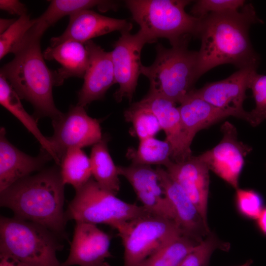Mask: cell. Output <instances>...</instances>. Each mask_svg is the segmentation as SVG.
<instances>
[{"mask_svg": "<svg viewBox=\"0 0 266 266\" xmlns=\"http://www.w3.org/2000/svg\"><path fill=\"white\" fill-rule=\"evenodd\" d=\"M156 116L162 130L170 145L171 160L174 162L184 161L192 155L189 140L182 122L175 103L151 91L139 101Z\"/></svg>", "mask_w": 266, "mask_h": 266, "instance_id": "cell-14", "label": "cell"}, {"mask_svg": "<svg viewBox=\"0 0 266 266\" xmlns=\"http://www.w3.org/2000/svg\"><path fill=\"white\" fill-rule=\"evenodd\" d=\"M166 167L171 178L183 189L205 222L207 219L210 170L200 157L191 156L181 162L172 161Z\"/></svg>", "mask_w": 266, "mask_h": 266, "instance_id": "cell-18", "label": "cell"}, {"mask_svg": "<svg viewBox=\"0 0 266 266\" xmlns=\"http://www.w3.org/2000/svg\"><path fill=\"white\" fill-rule=\"evenodd\" d=\"M46 10L39 17L37 22L47 29L60 19L76 12L91 9L97 7L100 11L105 12L116 10L118 3L112 0H52Z\"/></svg>", "mask_w": 266, "mask_h": 266, "instance_id": "cell-25", "label": "cell"}, {"mask_svg": "<svg viewBox=\"0 0 266 266\" xmlns=\"http://www.w3.org/2000/svg\"><path fill=\"white\" fill-rule=\"evenodd\" d=\"M121 33L111 52L115 82L119 85L114 97L117 102L123 98L131 102L141 74V50L147 41L139 31L135 34L128 31Z\"/></svg>", "mask_w": 266, "mask_h": 266, "instance_id": "cell-11", "label": "cell"}, {"mask_svg": "<svg viewBox=\"0 0 266 266\" xmlns=\"http://www.w3.org/2000/svg\"><path fill=\"white\" fill-rule=\"evenodd\" d=\"M44 32L35 23L15 49L13 59L0 69V75L21 99L32 104L38 117H48L53 120L63 113L54 101V71L47 67L41 51L40 39Z\"/></svg>", "mask_w": 266, "mask_h": 266, "instance_id": "cell-3", "label": "cell"}, {"mask_svg": "<svg viewBox=\"0 0 266 266\" xmlns=\"http://www.w3.org/2000/svg\"><path fill=\"white\" fill-rule=\"evenodd\" d=\"M223 137L214 147L199 156L209 170L235 190L245 163L252 148L239 141L234 126L226 122L221 127Z\"/></svg>", "mask_w": 266, "mask_h": 266, "instance_id": "cell-10", "label": "cell"}, {"mask_svg": "<svg viewBox=\"0 0 266 266\" xmlns=\"http://www.w3.org/2000/svg\"><path fill=\"white\" fill-rule=\"evenodd\" d=\"M182 233L173 220L150 214L128 222L118 231L124 249L123 266H138L166 243Z\"/></svg>", "mask_w": 266, "mask_h": 266, "instance_id": "cell-8", "label": "cell"}, {"mask_svg": "<svg viewBox=\"0 0 266 266\" xmlns=\"http://www.w3.org/2000/svg\"><path fill=\"white\" fill-rule=\"evenodd\" d=\"M230 247L228 242L220 240L211 232L176 266H208L211 255L216 250L228 251Z\"/></svg>", "mask_w": 266, "mask_h": 266, "instance_id": "cell-30", "label": "cell"}, {"mask_svg": "<svg viewBox=\"0 0 266 266\" xmlns=\"http://www.w3.org/2000/svg\"><path fill=\"white\" fill-rule=\"evenodd\" d=\"M251 3L240 11L210 13L200 18L197 37L201 39L198 51L200 77L211 69L226 64L239 69H257L260 58L250 42L249 31L254 24L263 23Z\"/></svg>", "mask_w": 266, "mask_h": 266, "instance_id": "cell-1", "label": "cell"}, {"mask_svg": "<svg viewBox=\"0 0 266 266\" xmlns=\"http://www.w3.org/2000/svg\"><path fill=\"white\" fill-rule=\"evenodd\" d=\"M199 243L181 234L164 244L138 266H176Z\"/></svg>", "mask_w": 266, "mask_h": 266, "instance_id": "cell-28", "label": "cell"}, {"mask_svg": "<svg viewBox=\"0 0 266 266\" xmlns=\"http://www.w3.org/2000/svg\"><path fill=\"white\" fill-rule=\"evenodd\" d=\"M75 192L65 212L67 220L105 224L118 232L128 222L150 214L142 205L118 198L101 187L93 177Z\"/></svg>", "mask_w": 266, "mask_h": 266, "instance_id": "cell-7", "label": "cell"}, {"mask_svg": "<svg viewBox=\"0 0 266 266\" xmlns=\"http://www.w3.org/2000/svg\"><path fill=\"white\" fill-rule=\"evenodd\" d=\"M256 72L255 68L239 69L226 79L207 83L192 92L215 106L234 113L237 118L250 124V112L244 109L243 103L251 78Z\"/></svg>", "mask_w": 266, "mask_h": 266, "instance_id": "cell-12", "label": "cell"}, {"mask_svg": "<svg viewBox=\"0 0 266 266\" xmlns=\"http://www.w3.org/2000/svg\"><path fill=\"white\" fill-rule=\"evenodd\" d=\"M111 236L96 225L76 222L69 253L61 266H110Z\"/></svg>", "mask_w": 266, "mask_h": 266, "instance_id": "cell-15", "label": "cell"}, {"mask_svg": "<svg viewBox=\"0 0 266 266\" xmlns=\"http://www.w3.org/2000/svg\"><path fill=\"white\" fill-rule=\"evenodd\" d=\"M0 8L11 14L17 15L19 17L28 14L26 5L17 0H0Z\"/></svg>", "mask_w": 266, "mask_h": 266, "instance_id": "cell-35", "label": "cell"}, {"mask_svg": "<svg viewBox=\"0 0 266 266\" xmlns=\"http://www.w3.org/2000/svg\"><path fill=\"white\" fill-rule=\"evenodd\" d=\"M108 141V137L104 135L92 147L90 157L92 176L101 187L116 195L120 188L119 174L109 153Z\"/></svg>", "mask_w": 266, "mask_h": 266, "instance_id": "cell-24", "label": "cell"}, {"mask_svg": "<svg viewBox=\"0 0 266 266\" xmlns=\"http://www.w3.org/2000/svg\"><path fill=\"white\" fill-rule=\"evenodd\" d=\"M245 2L243 0H199L193 5L191 13L200 18L210 13L237 10Z\"/></svg>", "mask_w": 266, "mask_h": 266, "instance_id": "cell-34", "label": "cell"}, {"mask_svg": "<svg viewBox=\"0 0 266 266\" xmlns=\"http://www.w3.org/2000/svg\"><path fill=\"white\" fill-rule=\"evenodd\" d=\"M186 0H127L126 6L147 43L167 39L171 46L198 36L200 18L188 14Z\"/></svg>", "mask_w": 266, "mask_h": 266, "instance_id": "cell-6", "label": "cell"}, {"mask_svg": "<svg viewBox=\"0 0 266 266\" xmlns=\"http://www.w3.org/2000/svg\"><path fill=\"white\" fill-rule=\"evenodd\" d=\"M256 221L258 228L266 235V207L264 208Z\"/></svg>", "mask_w": 266, "mask_h": 266, "instance_id": "cell-36", "label": "cell"}, {"mask_svg": "<svg viewBox=\"0 0 266 266\" xmlns=\"http://www.w3.org/2000/svg\"><path fill=\"white\" fill-rule=\"evenodd\" d=\"M36 20V18L31 19L28 14L19 17L6 31L0 34V59L8 53L13 54Z\"/></svg>", "mask_w": 266, "mask_h": 266, "instance_id": "cell-31", "label": "cell"}, {"mask_svg": "<svg viewBox=\"0 0 266 266\" xmlns=\"http://www.w3.org/2000/svg\"><path fill=\"white\" fill-rule=\"evenodd\" d=\"M249 89H251L255 107L250 111L252 126H257L266 120V75L255 72L252 76Z\"/></svg>", "mask_w": 266, "mask_h": 266, "instance_id": "cell-33", "label": "cell"}, {"mask_svg": "<svg viewBox=\"0 0 266 266\" xmlns=\"http://www.w3.org/2000/svg\"><path fill=\"white\" fill-rule=\"evenodd\" d=\"M69 23L64 32L50 39L51 47L68 40L82 43L114 31L130 32L131 23L126 19H116L100 14L91 9H84L69 16Z\"/></svg>", "mask_w": 266, "mask_h": 266, "instance_id": "cell-19", "label": "cell"}, {"mask_svg": "<svg viewBox=\"0 0 266 266\" xmlns=\"http://www.w3.org/2000/svg\"><path fill=\"white\" fill-rule=\"evenodd\" d=\"M178 106L183 126L192 142L196 133L230 116L233 112L215 106L190 92Z\"/></svg>", "mask_w": 266, "mask_h": 266, "instance_id": "cell-22", "label": "cell"}, {"mask_svg": "<svg viewBox=\"0 0 266 266\" xmlns=\"http://www.w3.org/2000/svg\"><path fill=\"white\" fill-rule=\"evenodd\" d=\"M126 121L133 125V133L139 140L154 137L162 130L154 114L139 101L133 103L124 112Z\"/></svg>", "mask_w": 266, "mask_h": 266, "instance_id": "cell-29", "label": "cell"}, {"mask_svg": "<svg viewBox=\"0 0 266 266\" xmlns=\"http://www.w3.org/2000/svg\"><path fill=\"white\" fill-rule=\"evenodd\" d=\"M53 159L46 151L36 157L20 151L7 139L3 127L0 129V192L17 181L39 171L49 160Z\"/></svg>", "mask_w": 266, "mask_h": 266, "instance_id": "cell-20", "label": "cell"}, {"mask_svg": "<svg viewBox=\"0 0 266 266\" xmlns=\"http://www.w3.org/2000/svg\"><path fill=\"white\" fill-rule=\"evenodd\" d=\"M0 266H29L26 265L14 262L6 259H0Z\"/></svg>", "mask_w": 266, "mask_h": 266, "instance_id": "cell-38", "label": "cell"}, {"mask_svg": "<svg viewBox=\"0 0 266 266\" xmlns=\"http://www.w3.org/2000/svg\"><path fill=\"white\" fill-rule=\"evenodd\" d=\"M65 185L58 167L43 169L0 192V204L11 209L15 217L66 237Z\"/></svg>", "mask_w": 266, "mask_h": 266, "instance_id": "cell-2", "label": "cell"}, {"mask_svg": "<svg viewBox=\"0 0 266 266\" xmlns=\"http://www.w3.org/2000/svg\"><path fill=\"white\" fill-rule=\"evenodd\" d=\"M234 203L237 212L247 219L256 220L264 209L262 197L252 189H236Z\"/></svg>", "mask_w": 266, "mask_h": 266, "instance_id": "cell-32", "label": "cell"}, {"mask_svg": "<svg viewBox=\"0 0 266 266\" xmlns=\"http://www.w3.org/2000/svg\"><path fill=\"white\" fill-rule=\"evenodd\" d=\"M84 44L88 53V63L84 83L78 93L77 104L85 107L94 101L102 100L116 82L111 52L105 51L91 40Z\"/></svg>", "mask_w": 266, "mask_h": 266, "instance_id": "cell-17", "label": "cell"}, {"mask_svg": "<svg viewBox=\"0 0 266 266\" xmlns=\"http://www.w3.org/2000/svg\"><path fill=\"white\" fill-rule=\"evenodd\" d=\"M52 123L53 135L47 137L60 161L67 149L93 146L103 137L99 121L78 104L71 105L66 113L52 120Z\"/></svg>", "mask_w": 266, "mask_h": 266, "instance_id": "cell-9", "label": "cell"}, {"mask_svg": "<svg viewBox=\"0 0 266 266\" xmlns=\"http://www.w3.org/2000/svg\"><path fill=\"white\" fill-rule=\"evenodd\" d=\"M190 38L167 48L161 44L149 66H141L140 73L149 80V91L156 92L175 103H180L193 89L200 78L198 51L188 49Z\"/></svg>", "mask_w": 266, "mask_h": 266, "instance_id": "cell-5", "label": "cell"}, {"mask_svg": "<svg viewBox=\"0 0 266 266\" xmlns=\"http://www.w3.org/2000/svg\"><path fill=\"white\" fill-rule=\"evenodd\" d=\"M119 175L124 177L132 186L142 206L151 214L174 220L157 172L151 166L132 164L117 166Z\"/></svg>", "mask_w": 266, "mask_h": 266, "instance_id": "cell-16", "label": "cell"}, {"mask_svg": "<svg viewBox=\"0 0 266 266\" xmlns=\"http://www.w3.org/2000/svg\"><path fill=\"white\" fill-rule=\"evenodd\" d=\"M47 60H55L61 67L54 71L55 85H61L69 77L84 78L88 63V53L84 43L68 40L48 47L43 53Z\"/></svg>", "mask_w": 266, "mask_h": 266, "instance_id": "cell-21", "label": "cell"}, {"mask_svg": "<svg viewBox=\"0 0 266 266\" xmlns=\"http://www.w3.org/2000/svg\"><path fill=\"white\" fill-rule=\"evenodd\" d=\"M252 260H249L247 261L244 264H243L242 265L238 266H250L251 264H252Z\"/></svg>", "mask_w": 266, "mask_h": 266, "instance_id": "cell-39", "label": "cell"}, {"mask_svg": "<svg viewBox=\"0 0 266 266\" xmlns=\"http://www.w3.org/2000/svg\"><path fill=\"white\" fill-rule=\"evenodd\" d=\"M58 237L38 224L1 216L0 258L29 266H61L57 252L63 246Z\"/></svg>", "mask_w": 266, "mask_h": 266, "instance_id": "cell-4", "label": "cell"}, {"mask_svg": "<svg viewBox=\"0 0 266 266\" xmlns=\"http://www.w3.org/2000/svg\"><path fill=\"white\" fill-rule=\"evenodd\" d=\"M156 170L165 196L171 208L175 222L184 234L200 242L211 232L208 224L166 169L158 166Z\"/></svg>", "mask_w": 266, "mask_h": 266, "instance_id": "cell-13", "label": "cell"}, {"mask_svg": "<svg viewBox=\"0 0 266 266\" xmlns=\"http://www.w3.org/2000/svg\"><path fill=\"white\" fill-rule=\"evenodd\" d=\"M15 19H8L4 18L0 19V34L6 31L15 22Z\"/></svg>", "mask_w": 266, "mask_h": 266, "instance_id": "cell-37", "label": "cell"}, {"mask_svg": "<svg viewBox=\"0 0 266 266\" xmlns=\"http://www.w3.org/2000/svg\"><path fill=\"white\" fill-rule=\"evenodd\" d=\"M126 157L132 164L166 166L171 160V149L166 140L151 137L139 140L138 147L129 148Z\"/></svg>", "mask_w": 266, "mask_h": 266, "instance_id": "cell-27", "label": "cell"}, {"mask_svg": "<svg viewBox=\"0 0 266 266\" xmlns=\"http://www.w3.org/2000/svg\"><path fill=\"white\" fill-rule=\"evenodd\" d=\"M60 165L63 183L72 185L75 190L93 177L90 159L81 148L67 149L62 156Z\"/></svg>", "mask_w": 266, "mask_h": 266, "instance_id": "cell-26", "label": "cell"}, {"mask_svg": "<svg viewBox=\"0 0 266 266\" xmlns=\"http://www.w3.org/2000/svg\"><path fill=\"white\" fill-rule=\"evenodd\" d=\"M20 99L6 79L0 75V104L23 124L39 142L41 149L47 152L56 163L60 165V161L48 137L42 134L35 120L24 109Z\"/></svg>", "mask_w": 266, "mask_h": 266, "instance_id": "cell-23", "label": "cell"}]
</instances>
